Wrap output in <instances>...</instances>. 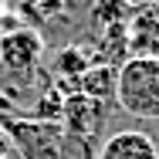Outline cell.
Instances as JSON below:
<instances>
[{
	"label": "cell",
	"instance_id": "obj_1",
	"mask_svg": "<svg viewBox=\"0 0 159 159\" xmlns=\"http://www.w3.org/2000/svg\"><path fill=\"white\" fill-rule=\"evenodd\" d=\"M115 102L132 119L159 122V58L129 54L115 75Z\"/></svg>",
	"mask_w": 159,
	"mask_h": 159
},
{
	"label": "cell",
	"instance_id": "obj_2",
	"mask_svg": "<svg viewBox=\"0 0 159 159\" xmlns=\"http://www.w3.org/2000/svg\"><path fill=\"white\" fill-rule=\"evenodd\" d=\"M7 135H10V146L24 159H61L64 156V129H61V122H41V119L10 122Z\"/></svg>",
	"mask_w": 159,
	"mask_h": 159
},
{
	"label": "cell",
	"instance_id": "obj_3",
	"mask_svg": "<svg viewBox=\"0 0 159 159\" xmlns=\"http://www.w3.org/2000/svg\"><path fill=\"white\" fill-rule=\"evenodd\" d=\"M41 54H44V41L37 31L14 27L10 34L0 37V68H7L14 75H31L41 61Z\"/></svg>",
	"mask_w": 159,
	"mask_h": 159
},
{
	"label": "cell",
	"instance_id": "obj_4",
	"mask_svg": "<svg viewBox=\"0 0 159 159\" xmlns=\"http://www.w3.org/2000/svg\"><path fill=\"white\" fill-rule=\"evenodd\" d=\"M125 48L135 58H159V3H142L132 10L125 27Z\"/></svg>",
	"mask_w": 159,
	"mask_h": 159
},
{
	"label": "cell",
	"instance_id": "obj_5",
	"mask_svg": "<svg viewBox=\"0 0 159 159\" xmlns=\"http://www.w3.org/2000/svg\"><path fill=\"white\" fill-rule=\"evenodd\" d=\"M105 105L102 102H95V98L88 95H68L64 98V112H61V129L64 135H78V139H92L98 129H102V122H105Z\"/></svg>",
	"mask_w": 159,
	"mask_h": 159
},
{
	"label": "cell",
	"instance_id": "obj_6",
	"mask_svg": "<svg viewBox=\"0 0 159 159\" xmlns=\"http://www.w3.org/2000/svg\"><path fill=\"white\" fill-rule=\"evenodd\" d=\"M95 159H159V146L139 129H122L98 146Z\"/></svg>",
	"mask_w": 159,
	"mask_h": 159
},
{
	"label": "cell",
	"instance_id": "obj_7",
	"mask_svg": "<svg viewBox=\"0 0 159 159\" xmlns=\"http://www.w3.org/2000/svg\"><path fill=\"white\" fill-rule=\"evenodd\" d=\"M132 10H135V7H129L125 0H95L92 10H88V20H92V27L102 31L105 37H115V34H125Z\"/></svg>",
	"mask_w": 159,
	"mask_h": 159
},
{
	"label": "cell",
	"instance_id": "obj_8",
	"mask_svg": "<svg viewBox=\"0 0 159 159\" xmlns=\"http://www.w3.org/2000/svg\"><path fill=\"white\" fill-rule=\"evenodd\" d=\"M115 75H119V68L115 64H92L81 78H78V92L88 98H95V102H115Z\"/></svg>",
	"mask_w": 159,
	"mask_h": 159
},
{
	"label": "cell",
	"instance_id": "obj_9",
	"mask_svg": "<svg viewBox=\"0 0 159 159\" xmlns=\"http://www.w3.org/2000/svg\"><path fill=\"white\" fill-rule=\"evenodd\" d=\"M54 68H58V75H64V78H81V75L92 68V61H88L85 51H78V48L71 44V48H64L61 54H58Z\"/></svg>",
	"mask_w": 159,
	"mask_h": 159
},
{
	"label": "cell",
	"instance_id": "obj_10",
	"mask_svg": "<svg viewBox=\"0 0 159 159\" xmlns=\"http://www.w3.org/2000/svg\"><path fill=\"white\" fill-rule=\"evenodd\" d=\"M14 146H10V135H7V129H0V156H7Z\"/></svg>",
	"mask_w": 159,
	"mask_h": 159
},
{
	"label": "cell",
	"instance_id": "obj_11",
	"mask_svg": "<svg viewBox=\"0 0 159 159\" xmlns=\"http://www.w3.org/2000/svg\"><path fill=\"white\" fill-rule=\"evenodd\" d=\"M129 7H142V3H149V0H125Z\"/></svg>",
	"mask_w": 159,
	"mask_h": 159
},
{
	"label": "cell",
	"instance_id": "obj_12",
	"mask_svg": "<svg viewBox=\"0 0 159 159\" xmlns=\"http://www.w3.org/2000/svg\"><path fill=\"white\" fill-rule=\"evenodd\" d=\"M152 3H159V0H152Z\"/></svg>",
	"mask_w": 159,
	"mask_h": 159
},
{
	"label": "cell",
	"instance_id": "obj_13",
	"mask_svg": "<svg viewBox=\"0 0 159 159\" xmlns=\"http://www.w3.org/2000/svg\"><path fill=\"white\" fill-rule=\"evenodd\" d=\"M0 159H7V156H0Z\"/></svg>",
	"mask_w": 159,
	"mask_h": 159
}]
</instances>
